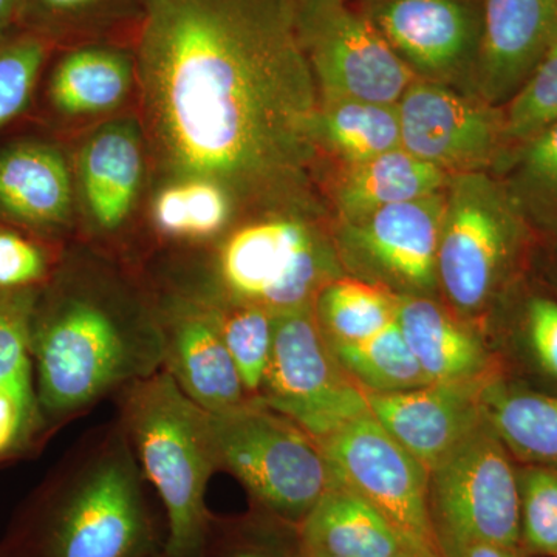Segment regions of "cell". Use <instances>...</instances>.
I'll use <instances>...</instances> for the list:
<instances>
[{"instance_id": "30bf717a", "label": "cell", "mask_w": 557, "mask_h": 557, "mask_svg": "<svg viewBox=\"0 0 557 557\" xmlns=\"http://www.w3.org/2000/svg\"><path fill=\"white\" fill-rule=\"evenodd\" d=\"M256 399L318 443L370 410L364 391L333 357L314 306L274 314L269 369Z\"/></svg>"}, {"instance_id": "5bb4252c", "label": "cell", "mask_w": 557, "mask_h": 557, "mask_svg": "<svg viewBox=\"0 0 557 557\" xmlns=\"http://www.w3.org/2000/svg\"><path fill=\"white\" fill-rule=\"evenodd\" d=\"M401 148L449 175L483 171L505 141L504 112L417 78L397 102Z\"/></svg>"}, {"instance_id": "9c48e42d", "label": "cell", "mask_w": 557, "mask_h": 557, "mask_svg": "<svg viewBox=\"0 0 557 557\" xmlns=\"http://www.w3.org/2000/svg\"><path fill=\"white\" fill-rule=\"evenodd\" d=\"M332 482L368 500L409 552L445 557L432 525L429 472L366 412L319 442Z\"/></svg>"}, {"instance_id": "2e32d148", "label": "cell", "mask_w": 557, "mask_h": 557, "mask_svg": "<svg viewBox=\"0 0 557 557\" xmlns=\"http://www.w3.org/2000/svg\"><path fill=\"white\" fill-rule=\"evenodd\" d=\"M480 98L507 104L557 42V0H482Z\"/></svg>"}, {"instance_id": "7402d4cb", "label": "cell", "mask_w": 557, "mask_h": 557, "mask_svg": "<svg viewBox=\"0 0 557 557\" xmlns=\"http://www.w3.org/2000/svg\"><path fill=\"white\" fill-rule=\"evenodd\" d=\"M81 180L95 222L106 230L129 215L143 172L141 139L134 124L102 127L81 153Z\"/></svg>"}, {"instance_id": "d590c367", "label": "cell", "mask_w": 557, "mask_h": 557, "mask_svg": "<svg viewBox=\"0 0 557 557\" xmlns=\"http://www.w3.org/2000/svg\"><path fill=\"white\" fill-rule=\"evenodd\" d=\"M38 409L32 381L0 384V457L20 446L30 431Z\"/></svg>"}, {"instance_id": "e575fe53", "label": "cell", "mask_w": 557, "mask_h": 557, "mask_svg": "<svg viewBox=\"0 0 557 557\" xmlns=\"http://www.w3.org/2000/svg\"><path fill=\"white\" fill-rule=\"evenodd\" d=\"M260 536V531L249 522L211 516L197 557H302L300 544L295 552H288L281 544Z\"/></svg>"}, {"instance_id": "d6a6232c", "label": "cell", "mask_w": 557, "mask_h": 557, "mask_svg": "<svg viewBox=\"0 0 557 557\" xmlns=\"http://www.w3.org/2000/svg\"><path fill=\"white\" fill-rule=\"evenodd\" d=\"M518 180L531 203L557 211V121L523 143Z\"/></svg>"}, {"instance_id": "e0dca14e", "label": "cell", "mask_w": 557, "mask_h": 557, "mask_svg": "<svg viewBox=\"0 0 557 557\" xmlns=\"http://www.w3.org/2000/svg\"><path fill=\"white\" fill-rule=\"evenodd\" d=\"M160 322L163 369L186 397L208 412L236 408L249 399L220 333L215 307L180 304Z\"/></svg>"}, {"instance_id": "836d02e7", "label": "cell", "mask_w": 557, "mask_h": 557, "mask_svg": "<svg viewBox=\"0 0 557 557\" xmlns=\"http://www.w3.org/2000/svg\"><path fill=\"white\" fill-rule=\"evenodd\" d=\"M180 185V211L175 237H209L228 222L231 197L219 185L189 180Z\"/></svg>"}, {"instance_id": "ba28073f", "label": "cell", "mask_w": 557, "mask_h": 557, "mask_svg": "<svg viewBox=\"0 0 557 557\" xmlns=\"http://www.w3.org/2000/svg\"><path fill=\"white\" fill-rule=\"evenodd\" d=\"M219 276L231 304L270 313L314 306L341 274L335 247L298 215H276L237 230L219 256Z\"/></svg>"}, {"instance_id": "4316f807", "label": "cell", "mask_w": 557, "mask_h": 557, "mask_svg": "<svg viewBox=\"0 0 557 557\" xmlns=\"http://www.w3.org/2000/svg\"><path fill=\"white\" fill-rule=\"evenodd\" d=\"M329 347L341 369L362 391L392 394L431 384L397 321L361 343L329 344Z\"/></svg>"}, {"instance_id": "7bdbcfd3", "label": "cell", "mask_w": 557, "mask_h": 557, "mask_svg": "<svg viewBox=\"0 0 557 557\" xmlns=\"http://www.w3.org/2000/svg\"><path fill=\"white\" fill-rule=\"evenodd\" d=\"M394 557H420L416 555V553L408 552V549H405V552H399L398 555H395Z\"/></svg>"}, {"instance_id": "7a4b0ae2", "label": "cell", "mask_w": 557, "mask_h": 557, "mask_svg": "<svg viewBox=\"0 0 557 557\" xmlns=\"http://www.w3.org/2000/svg\"><path fill=\"white\" fill-rule=\"evenodd\" d=\"M145 475L123 424L110 428L73 474L11 531L7 557H146L164 548Z\"/></svg>"}, {"instance_id": "6da1fadb", "label": "cell", "mask_w": 557, "mask_h": 557, "mask_svg": "<svg viewBox=\"0 0 557 557\" xmlns=\"http://www.w3.org/2000/svg\"><path fill=\"white\" fill-rule=\"evenodd\" d=\"M137 70L172 177L247 203H307L319 94L299 0H145Z\"/></svg>"}, {"instance_id": "277c9868", "label": "cell", "mask_w": 557, "mask_h": 557, "mask_svg": "<svg viewBox=\"0 0 557 557\" xmlns=\"http://www.w3.org/2000/svg\"><path fill=\"white\" fill-rule=\"evenodd\" d=\"M121 424L139 468L166 511L171 557H197L211 520L207 487L218 469L208 410L178 387L166 370L124 388Z\"/></svg>"}, {"instance_id": "52a82bcc", "label": "cell", "mask_w": 557, "mask_h": 557, "mask_svg": "<svg viewBox=\"0 0 557 557\" xmlns=\"http://www.w3.org/2000/svg\"><path fill=\"white\" fill-rule=\"evenodd\" d=\"M486 413L429 471V508L443 555L472 544L520 548L518 469Z\"/></svg>"}, {"instance_id": "cb8c5ba5", "label": "cell", "mask_w": 557, "mask_h": 557, "mask_svg": "<svg viewBox=\"0 0 557 557\" xmlns=\"http://www.w3.org/2000/svg\"><path fill=\"white\" fill-rule=\"evenodd\" d=\"M132 65L120 51L89 47L67 54L54 70L50 97L65 115L116 108L131 89Z\"/></svg>"}, {"instance_id": "74e56055", "label": "cell", "mask_w": 557, "mask_h": 557, "mask_svg": "<svg viewBox=\"0 0 557 557\" xmlns=\"http://www.w3.org/2000/svg\"><path fill=\"white\" fill-rule=\"evenodd\" d=\"M527 333L541 368L557 380V302L536 298L527 309Z\"/></svg>"}, {"instance_id": "b9f144b4", "label": "cell", "mask_w": 557, "mask_h": 557, "mask_svg": "<svg viewBox=\"0 0 557 557\" xmlns=\"http://www.w3.org/2000/svg\"><path fill=\"white\" fill-rule=\"evenodd\" d=\"M146 557H171V556L168 555L166 549L161 548V549H159V552L152 553V555H148Z\"/></svg>"}, {"instance_id": "f35d334b", "label": "cell", "mask_w": 557, "mask_h": 557, "mask_svg": "<svg viewBox=\"0 0 557 557\" xmlns=\"http://www.w3.org/2000/svg\"><path fill=\"white\" fill-rule=\"evenodd\" d=\"M101 2L104 0H33L42 13L53 14V16L79 13Z\"/></svg>"}, {"instance_id": "f1b7e54d", "label": "cell", "mask_w": 557, "mask_h": 557, "mask_svg": "<svg viewBox=\"0 0 557 557\" xmlns=\"http://www.w3.org/2000/svg\"><path fill=\"white\" fill-rule=\"evenodd\" d=\"M520 548L557 557V468L525 465L518 469Z\"/></svg>"}, {"instance_id": "f546056e", "label": "cell", "mask_w": 557, "mask_h": 557, "mask_svg": "<svg viewBox=\"0 0 557 557\" xmlns=\"http://www.w3.org/2000/svg\"><path fill=\"white\" fill-rule=\"evenodd\" d=\"M505 106L508 141L525 143L557 121V42Z\"/></svg>"}, {"instance_id": "9a60e30c", "label": "cell", "mask_w": 557, "mask_h": 557, "mask_svg": "<svg viewBox=\"0 0 557 557\" xmlns=\"http://www.w3.org/2000/svg\"><path fill=\"white\" fill-rule=\"evenodd\" d=\"M486 383L483 379L364 394L370 413L429 472L485 416L482 394Z\"/></svg>"}, {"instance_id": "f6af8a7d", "label": "cell", "mask_w": 557, "mask_h": 557, "mask_svg": "<svg viewBox=\"0 0 557 557\" xmlns=\"http://www.w3.org/2000/svg\"><path fill=\"white\" fill-rule=\"evenodd\" d=\"M0 557H7L5 555H3L2 548H0Z\"/></svg>"}, {"instance_id": "1f68e13d", "label": "cell", "mask_w": 557, "mask_h": 557, "mask_svg": "<svg viewBox=\"0 0 557 557\" xmlns=\"http://www.w3.org/2000/svg\"><path fill=\"white\" fill-rule=\"evenodd\" d=\"M46 54V44L36 36L0 40V127L27 108Z\"/></svg>"}, {"instance_id": "7c38bea8", "label": "cell", "mask_w": 557, "mask_h": 557, "mask_svg": "<svg viewBox=\"0 0 557 557\" xmlns=\"http://www.w3.org/2000/svg\"><path fill=\"white\" fill-rule=\"evenodd\" d=\"M446 190L381 208L343 223L341 249L364 281L397 295L431 296L438 288L440 234Z\"/></svg>"}, {"instance_id": "3957f363", "label": "cell", "mask_w": 557, "mask_h": 557, "mask_svg": "<svg viewBox=\"0 0 557 557\" xmlns=\"http://www.w3.org/2000/svg\"><path fill=\"white\" fill-rule=\"evenodd\" d=\"M32 359L39 409L64 418L163 369L160 319L120 311L94 296L69 295L35 310Z\"/></svg>"}, {"instance_id": "484cf974", "label": "cell", "mask_w": 557, "mask_h": 557, "mask_svg": "<svg viewBox=\"0 0 557 557\" xmlns=\"http://www.w3.org/2000/svg\"><path fill=\"white\" fill-rule=\"evenodd\" d=\"M397 293L357 276L330 282L314 300L319 329L327 344H355L397 321Z\"/></svg>"}, {"instance_id": "8d00e7d4", "label": "cell", "mask_w": 557, "mask_h": 557, "mask_svg": "<svg viewBox=\"0 0 557 557\" xmlns=\"http://www.w3.org/2000/svg\"><path fill=\"white\" fill-rule=\"evenodd\" d=\"M42 251L30 240L0 230V288H28L46 274Z\"/></svg>"}, {"instance_id": "4fadbf2b", "label": "cell", "mask_w": 557, "mask_h": 557, "mask_svg": "<svg viewBox=\"0 0 557 557\" xmlns=\"http://www.w3.org/2000/svg\"><path fill=\"white\" fill-rule=\"evenodd\" d=\"M361 11L417 78L478 86L482 0H366Z\"/></svg>"}, {"instance_id": "5b68a950", "label": "cell", "mask_w": 557, "mask_h": 557, "mask_svg": "<svg viewBox=\"0 0 557 557\" xmlns=\"http://www.w3.org/2000/svg\"><path fill=\"white\" fill-rule=\"evenodd\" d=\"M208 424L219 471L239 480L278 522L298 528L332 485L317 440L260 399L208 412Z\"/></svg>"}, {"instance_id": "ab89813d", "label": "cell", "mask_w": 557, "mask_h": 557, "mask_svg": "<svg viewBox=\"0 0 557 557\" xmlns=\"http://www.w3.org/2000/svg\"><path fill=\"white\" fill-rule=\"evenodd\" d=\"M449 557H525L523 549L497 544H472L458 549Z\"/></svg>"}, {"instance_id": "ac0fdd59", "label": "cell", "mask_w": 557, "mask_h": 557, "mask_svg": "<svg viewBox=\"0 0 557 557\" xmlns=\"http://www.w3.org/2000/svg\"><path fill=\"white\" fill-rule=\"evenodd\" d=\"M70 207L72 183L57 149L25 141L0 153V214L49 230L67 220Z\"/></svg>"}, {"instance_id": "d4e9b609", "label": "cell", "mask_w": 557, "mask_h": 557, "mask_svg": "<svg viewBox=\"0 0 557 557\" xmlns=\"http://www.w3.org/2000/svg\"><path fill=\"white\" fill-rule=\"evenodd\" d=\"M319 148L346 163H362L401 148L397 104L373 101L319 102Z\"/></svg>"}, {"instance_id": "ffe728a7", "label": "cell", "mask_w": 557, "mask_h": 557, "mask_svg": "<svg viewBox=\"0 0 557 557\" xmlns=\"http://www.w3.org/2000/svg\"><path fill=\"white\" fill-rule=\"evenodd\" d=\"M298 536L306 555L394 557L408 549L368 500L335 482L300 522Z\"/></svg>"}, {"instance_id": "60d3db41", "label": "cell", "mask_w": 557, "mask_h": 557, "mask_svg": "<svg viewBox=\"0 0 557 557\" xmlns=\"http://www.w3.org/2000/svg\"><path fill=\"white\" fill-rule=\"evenodd\" d=\"M24 0H0V40L5 39L11 22L16 17Z\"/></svg>"}, {"instance_id": "ee69618b", "label": "cell", "mask_w": 557, "mask_h": 557, "mask_svg": "<svg viewBox=\"0 0 557 557\" xmlns=\"http://www.w3.org/2000/svg\"><path fill=\"white\" fill-rule=\"evenodd\" d=\"M302 552V549H300ZM302 557H336V556H327V555H306V553H302Z\"/></svg>"}, {"instance_id": "83f0119b", "label": "cell", "mask_w": 557, "mask_h": 557, "mask_svg": "<svg viewBox=\"0 0 557 557\" xmlns=\"http://www.w3.org/2000/svg\"><path fill=\"white\" fill-rule=\"evenodd\" d=\"M218 310L220 333L236 366L248 398H258L273 344L274 314L259 307L231 304Z\"/></svg>"}, {"instance_id": "8992f818", "label": "cell", "mask_w": 557, "mask_h": 557, "mask_svg": "<svg viewBox=\"0 0 557 557\" xmlns=\"http://www.w3.org/2000/svg\"><path fill=\"white\" fill-rule=\"evenodd\" d=\"M520 200L483 171L450 175L440 234L438 287L475 314L504 284L522 244Z\"/></svg>"}, {"instance_id": "4dcf8cb0", "label": "cell", "mask_w": 557, "mask_h": 557, "mask_svg": "<svg viewBox=\"0 0 557 557\" xmlns=\"http://www.w3.org/2000/svg\"><path fill=\"white\" fill-rule=\"evenodd\" d=\"M36 295L0 288V384L32 381V327Z\"/></svg>"}, {"instance_id": "603a6c76", "label": "cell", "mask_w": 557, "mask_h": 557, "mask_svg": "<svg viewBox=\"0 0 557 557\" xmlns=\"http://www.w3.org/2000/svg\"><path fill=\"white\" fill-rule=\"evenodd\" d=\"M487 420L512 457L522 463L557 468V398L487 380Z\"/></svg>"}, {"instance_id": "8fae6325", "label": "cell", "mask_w": 557, "mask_h": 557, "mask_svg": "<svg viewBox=\"0 0 557 557\" xmlns=\"http://www.w3.org/2000/svg\"><path fill=\"white\" fill-rule=\"evenodd\" d=\"M299 30L319 102L397 104L416 73L348 0H299Z\"/></svg>"}, {"instance_id": "44dd1931", "label": "cell", "mask_w": 557, "mask_h": 557, "mask_svg": "<svg viewBox=\"0 0 557 557\" xmlns=\"http://www.w3.org/2000/svg\"><path fill=\"white\" fill-rule=\"evenodd\" d=\"M450 175L399 148L350 164L335 190L343 223L355 222L391 205L423 199L448 188Z\"/></svg>"}, {"instance_id": "d6986e66", "label": "cell", "mask_w": 557, "mask_h": 557, "mask_svg": "<svg viewBox=\"0 0 557 557\" xmlns=\"http://www.w3.org/2000/svg\"><path fill=\"white\" fill-rule=\"evenodd\" d=\"M397 322L429 383L486 379L482 341L429 296L399 295Z\"/></svg>"}]
</instances>
